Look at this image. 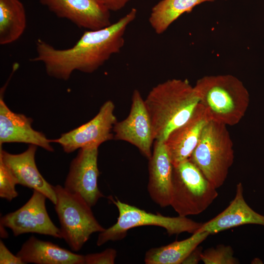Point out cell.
<instances>
[{
  "instance_id": "cell-9",
  "label": "cell",
  "mask_w": 264,
  "mask_h": 264,
  "mask_svg": "<svg viewBox=\"0 0 264 264\" xmlns=\"http://www.w3.org/2000/svg\"><path fill=\"white\" fill-rule=\"evenodd\" d=\"M46 198L42 193L33 190L31 197L23 206L0 218V224L10 229L15 236L33 233L62 239L60 228L48 214Z\"/></svg>"
},
{
  "instance_id": "cell-1",
  "label": "cell",
  "mask_w": 264,
  "mask_h": 264,
  "mask_svg": "<svg viewBox=\"0 0 264 264\" xmlns=\"http://www.w3.org/2000/svg\"><path fill=\"white\" fill-rule=\"evenodd\" d=\"M136 15L137 9L132 8L108 26L86 30L76 44L68 48H56L38 39L36 42V55L30 61L42 63L48 75L65 81L74 71L93 73L120 51L124 45L126 29Z\"/></svg>"
},
{
  "instance_id": "cell-21",
  "label": "cell",
  "mask_w": 264,
  "mask_h": 264,
  "mask_svg": "<svg viewBox=\"0 0 264 264\" xmlns=\"http://www.w3.org/2000/svg\"><path fill=\"white\" fill-rule=\"evenodd\" d=\"M215 0H161L152 8L149 18L150 25L158 35L185 13H190L198 5Z\"/></svg>"
},
{
  "instance_id": "cell-15",
  "label": "cell",
  "mask_w": 264,
  "mask_h": 264,
  "mask_svg": "<svg viewBox=\"0 0 264 264\" xmlns=\"http://www.w3.org/2000/svg\"><path fill=\"white\" fill-rule=\"evenodd\" d=\"M33 119L12 111L0 97V146L5 143H23L34 145L50 152L54 151L47 139L42 132L33 129Z\"/></svg>"
},
{
  "instance_id": "cell-7",
  "label": "cell",
  "mask_w": 264,
  "mask_h": 264,
  "mask_svg": "<svg viewBox=\"0 0 264 264\" xmlns=\"http://www.w3.org/2000/svg\"><path fill=\"white\" fill-rule=\"evenodd\" d=\"M110 199L117 207L119 216L117 221L110 227L100 232L96 245L101 246L109 241L124 239L130 229L146 225L164 228L169 236L187 232L193 234L199 230L203 223L195 221L186 217H170L156 214L123 202L118 199Z\"/></svg>"
},
{
  "instance_id": "cell-14",
  "label": "cell",
  "mask_w": 264,
  "mask_h": 264,
  "mask_svg": "<svg viewBox=\"0 0 264 264\" xmlns=\"http://www.w3.org/2000/svg\"><path fill=\"white\" fill-rule=\"evenodd\" d=\"M209 121L203 107L198 103L190 118L169 133L164 142L174 167L190 158Z\"/></svg>"
},
{
  "instance_id": "cell-2",
  "label": "cell",
  "mask_w": 264,
  "mask_h": 264,
  "mask_svg": "<svg viewBox=\"0 0 264 264\" xmlns=\"http://www.w3.org/2000/svg\"><path fill=\"white\" fill-rule=\"evenodd\" d=\"M144 102L154 140L164 141L172 131L190 118L199 99L187 80L173 79L153 88Z\"/></svg>"
},
{
  "instance_id": "cell-20",
  "label": "cell",
  "mask_w": 264,
  "mask_h": 264,
  "mask_svg": "<svg viewBox=\"0 0 264 264\" xmlns=\"http://www.w3.org/2000/svg\"><path fill=\"white\" fill-rule=\"evenodd\" d=\"M26 15L19 0H0V44L6 45L18 40L26 27Z\"/></svg>"
},
{
  "instance_id": "cell-4",
  "label": "cell",
  "mask_w": 264,
  "mask_h": 264,
  "mask_svg": "<svg viewBox=\"0 0 264 264\" xmlns=\"http://www.w3.org/2000/svg\"><path fill=\"white\" fill-rule=\"evenodd\" d=\"M226 126L210 120L189 158L217 189L224 184L234 159L233 142Z\"/></svg>"
},
{
  "instance_id": "cell-16",
  "label": "cell",
  "mask_w": 264,
  "mask_h": 264,
  "mask_svg": "<svg viewBox=\"0 0 264 264\" xmlns=\"http://www.w3.org/2000/svg\"><path fill=\"white\" fill-rule=\"evenodd\" d=\"M148 160L149 195L161 207L170 206L173 165L164 141L155 140L152 155Z\"/></svg>"
},
{
  "instance_id": "cell-26",
  "label": "cell",
  "mask_w": 264,
  "mask_h": 264,
  "mask_svg": "<svg viewBox=\"0 0 264 264\" xmlns=\"http://www.w3.org/2000/svg\"><path fill=\"white\" fill-rule=\"evenodd\" d=\"M110 11H117L122 9L131 0H98Z\"/></svg>"
},
{
  "instance_id": "cell-17",
  "label": "cell",
  "mask_w": 264,
  "mask_h": 264,
  "mask_svg": "<svg viewBox=\"0 0 264 264\" xmlns=\"http://www.w3.org/2000/svg\"><path fill=\"white\" fill-rule=\"evenodd\" d=\"M245 224H256L264 226V215L253 210L243 197L242 183L237 184L236 194L229 205L215 218L203 223L199 229L215 234Z\"/></svg>"
},
{
  "instance_id": "cell-24",
  "label": "cell",
  "mask_w": 264,
  "mask_h": 264,
  "mask_svg": "<svg viewBox=\"0 0 264 264\" xmlns=\"http://www.w3.org/2000/svg\"><path fill=\"white\" fill-rule=\"evenodd\" d=\"M116 256L115 249L107 248L99 253L84 255V264H113Z\"/></svg>"
},
{
  "instance_id": "cell-10",
  "label": "cell",
  "mask_w": 264,
  "mask_h": 264,
  "mask_svg": "<svg viewBox=\"0 0 264 264\" xmlns=\"http://www.w3.org/2000/svg\"><path fill=\"white\" fill-rule=\"evenodd\" d=\"M98 147L79 149L71 162L64 186L69 192L82 198L91 207L104 197L97 183Z\"/></svg>"
},
{
  "instance_id": "cell-25",
  "label": "cell",
  "mask_w": 264,
  "mask_h": 264,
  "mask_svg": "<svg viewBox=\"0 0 264 264\" xmlns=\"http://www.w3.org/2000/svg\"><path fill=\"white\" fill-rule=\"evenodd\" d=\"M0 264H24L16 254L15 255L6 246L3 241H0Z\"/></svg>"
},
{
  "instance_id": "cell-23",
  "label": "cell",
  "mask_w": 264,
  "mask_h": 264,
  "mask_svg": "<svg viewBox=\"0 0 264 264\" xmlns=\"http://www.w3.org/2000/svg\"><path fill=\"white\" fill-rule=\"evenodd\" d=\"M17 184L16 178L0 159V197L10 201L18 196L15 188Z\"/></svg>"
},
{
  "instance_id": "cell-6",
  "label": "cell",
  "mask_w": 264,
  "mask_h": 264,
  "mask_svg": "<svg viewBox=\"0 0 264 264\" xmlns=\"http://www.w3.org/2000/svg\"><path fill=\"white\" fill-rule=\"evenodd\" d=\"M60 231L71 250L79 251L94 233L105 230L95 218L90 207L81 197L60 185L53 186Z\"/></svg>"
},
{
  "instance_id": "cell-5",
  "label": "cell",
  "mask_w": 264,
  "mask_h": 264,
  "mask_svg": "<svg viewBox=\"0 0 264 264\" xmlns=\"http://www.w3.org/2000/svg\"><path fill=\"white\" fill-rule=\"evenodd\" d=\"M218 196L217 188L189 159L173 166L170 206L178 216L199 214Z\"/></svg>"
},
{
  "instance_id": "cell-8",
  "label": "cell",
  "mask_w": 264,
  "mask_h": 264,
  "mask_svg": "<svg viewBox=\"0 0 264 264\" xmlns=\"http://www.w3.org/2000/svg\"><path fill=\"white\" fill-rule=\"evenodd\" d=\"M114 108L112 101H107L90 121L50 142L59 144L66 153L87 147H99L113 138L111 132L117 121L114 114Z\"/></svg>"
},
{
  "instance_id": "cell-12",
  "label": "cell",
  "mask_w": 264,
  "mask_h": 264,
  "mask_svg": "<svg viewBox=\"0 0 264 264\" xmlns=\"http://www.w3.org/2000/svg\"><path fill=\"white\" fill-rule=\"evenodd\" d=\"M56 16L87 30L111 24L110 11L98 0H40Z\"/></svg>"
},
{
  "instance_id": "cell-3",
  "label": "cell",
  "mask_w": 264,
  "mask_h": 264,
  "mask_svg": "<svg viewBox=\"0 0 264 264\" xmlns=\"http://www.w3.org/2000/svg\"><path fill=\"white\" fill-rule=\"evenodd\" d=\"M194 87L210 120L234 126L244 116L249 105V94L235 76H204Z\"/></svg>"
},
{
  "instance_id": "cell-18",
  "label": "cell",
  "mask_w": 264,
  "mask_h": 264,
  "mask_svg": "<svg viewBox=\"0 0 264 264\" xmlns=\"http://www.w3.org/2000/svg\"><path fill=\"white\" fill-rule=\"evenodd\" d=\"M16 255L24 264H84V255L33 236L22 244Z\"/></svg>"
},
{
  "instance_id": "cell-13",
  "label": "cell",
  "mask_w": 264,
  "mask_h": 264,
  "mask_svg": "<svg viewBox=\"0 0 264 264\" xmlns=\"http://www.w3.org/2000/svg\"><path fill=\"white\" fill-rule=\"evenodd\" d=\"M37 148V146L30 144L24 152L12 154L0 146V159L14 175L18 184L42 193L55 204L56 197L53 186L44 178L36 164Z\"/></svg>"
},
{
  "instance_id": "cell-22",
  "label": "cell",
  "mask_w": 264,
  "mask_h": 264,
  "mask_svg": "<svg viewBox=\"0 0 264 264\" xmlns=\"http://www.w3.org/2000/svg\"><path fill=\"white\" fill-rule=\"evenodd\" d=\"M201 261L205 264H238L240 261L234 256L230 245L220 244L202 251Z\"/></svg>"
},
{
  "instance_id": "cell-11",
  "label": "cell",
  "mask_w": 264,
  "mask_h": 264,
  "mask_svg": "<svg viewBox=\"0 0 264 264\" xmlns=\"http://www.w3.org/2000/svg\"><path fill=\"white\" fill-rule=\"evenodd\" d=\"M113 138L135 146L148 159L152 155L154 140L151 120L140 91L134 89L128 116L115 124Z\"/></svg>"
},
{
  "instance_id": "cell-19",
  "label": "cell",
  "mask_w": 264,
  "mask_h": 264,
  "mask_svg": "<svg viewBox=\"0 0 264 264\" xmlns=\"http://www.w3.org/2000/svg\"><path fill=\"white\" fill-rule=\"evenodd\" d=\"M210 234L198 230L189 238L168 245L151 248L145 256L146 264H180Z\"/></svg>"
},
{
  "instance_id": "cell-28",
  "label": "cell",
  "mask_w": 264,
  "mask_h": 264,
  "mask_svg": "<svg viewBox=\"0 0 264 264\" xmlns=\"http://www.w3.org/2000/svg\"></svg>"
},
{
  "instance_id": "cell-27",
  "label": "cell",
  "mask_w": 264,
  "mask_h": 264,
  "mask_svg": "<svg viewBox=\"0 0 264 264\" xmlns=\"http://www.w3.org/2000/svg\"><path fill=\"white\" fill-rule=\"evenodd\" d=\"M201 247H197L194 249L185 258L182 264H198L201 259V255L202 252Z\"/></svg>"
}]
</instances>
